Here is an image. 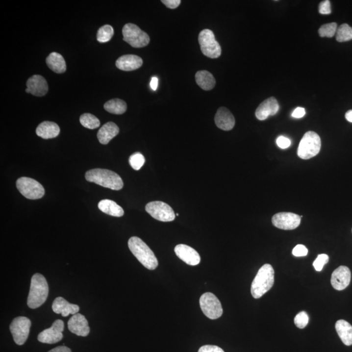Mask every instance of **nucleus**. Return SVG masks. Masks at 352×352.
Segmentation results:
<instances>
[{
  "instance_id": "obj_1",
  "label": "nucleus",
  "mask_w": 352,
  "mask_h": 352,
  "mask_svg": "<svg viewBox=\"0 0 352 352\" xmlns=\"http://www.w3.org/2000/svg\"><path fill=\"white\" fill-rule=\"evenodd\" d=\"M87 181L93 182L114 191H119L124 187V181L120 176L109 170L96 169L90 170L86 173Z\"/></svg>"
},
{
  "instance_id": "obj_2",
  "label": "nucleus",
  "mask_w": 352,
  "mask_h": 352,
  "mask_svg": "<svg viewBox=\"0 0 352 352\" xmlns=\"http://www.w3.org/2000/svg\"><path fill=\"white\" fill-rule=\"evenodd\" d=\"M128 246L134 256L146 268L154 270L157 268L159 263L155 254L139 237H130Z\"/></svg>"
},
{
  "instance_id": "obj_3",
  "label": "nucleus",
  "mask_w": 352,
  "mask_h": 352,
  "mask_svg": "<svg viewBox=\"0 0 352 352\" xmlns=\"http://www.w3.org/2000/svg\"><path fill=\"white\" fill-rule=\"evenodd\" d=\"M275 272L270 264H266L258 270L251 285V294L255 299L261 297L269 291L274 286Z\"/></svg>"
},
{
  "instance_id": "obj_4",
  "label": "nucleus",
  "mask_w": 352,
  "mask_h": 352,
  "mask_svg": "<svg viewBox=\"0 0 352 352\" xmlns=\"http://www.w3.org/2000/svg\"><path fill=\"white\" fill-rule=\"evenodd\" d=\"M49 292V284L45 277L41 274H35L31 280L27 306L33 309L39 307L46 302Z\"/></svg>"
},
{
  "instance_id": "obj_5",
  "label": "nucleus",
  "mask_w": 352,
  "mask_h": 352,
  "mask_svg": "<svg viewBox=\"0 0 352 352\" xmlns=\"http://www.w3.org/2000/svg\"><path fill=\"white\" fill-rule=\"evenodd\" d=\"M321 149V139L317 133L308 131L301 140L298 150L299 157L302 159H310L317 155Z\"/></svg>"
},
{
  "instance_id": "obj_6",
  "label": "nucleus",
  "mask_w": 352,
  "mask_h": 352,
  "mask_svg": "<svg viewBox=\"0 0 352 352\" xmlns=\"http://www.w3.org/2000/svg\"><path fill=\"white\" fill-rule=\"evenodd\" d=\"M122 33L124 40L134 48H142L150 42L149 35L134 24H126L123 27Z\"/></svg>"
},
{
  "instance_id": "obj_7",
  "label": "nucleus",
  "mask_w": 352,
  "mask_h": 352,
  "mask_svg": "<svg viewBox=\"0 0 352 352\" xmlns=\"http://www.w3.org/2000/svg\"><path fill=\"white\" fill-rule=\"evenodd\" d=\"M199 42L201 52L209 58H218L221 55V47L215 39L214 33L205 29L200 33Z\"/></svg>"
},
{
  "instance_id": "obj_8",
  "label": "nucleus",
  "mask_w": 352,
  "mask_h": 352,
  "mask_svg": "<svg viewBox=\"0 0 352 352\" xmlns=\"http://www.w3.org/2000/svg\"><path fill=\"white\" fill-rule=\"evenodd\" d=\"M17 187L24 197L29 200L40 199L45 193L43 185L30 177L19 178L17 181Z\"/></svg>"
},
{
  "instance_id": "obj_9",
  "label": "nucleus",
  "mask_w": 352,
  "mask_h": 352,
  "mask_svg": "<svg viewBox=\"0 0 352 352\" xmlns=\"http://www.w3.org/2000/svg\"><path fill=\"white\" fill-rule=\"evenodd\" d=\"M200 305L203 314L209 319H218L223 315V309L220 301L211 292H206L201 297Z\"/></svg>"
},
{
  "instance_id": "obj_10",
  "label": "nucleus",
  "mask_w": 352,
  "mask_h": 352,
  "mask_svg": "<svg viewBox=\"0 0 352 352\" xmlns=\"http://www.w3.org/2000/svg\"><path fill=\"white\" fill-rule=\"evenodd\" d=\"M31 325L30 320L25 316L15 318L11 322L10 331L17 345H23L27 341Z\"/></svg>"
},
{
  "instance_id": "obj_11",
  "label": "nucleus",
  "mask_w": 352,
  "mask_h": 352,
  "mask_svg": "<svg viewBox=\"0 0 352 352\" xmlns=\"http://www.w3.org/2000/svg\"><path fill=\"white\" fill-rule=\"evenodd\" d=\"M146 211L153 218L162 222H171L175 220L176 215L173 208L161 201H154L146 205Z\"/></svg>"
},
{
  "instance_id": "obj_12",
  "label": "nucleus",
  "mask_w": 352,
  "mask_h": 352,
  "mask_svg": "<svg viewBox=\"0 0 352 352\" xmlns=\"http://www.w3.org/2000/svg\"><path fill=\"white\" fill-rule=\"evenodd\" d=\"M302 217L293 213H277L272 217V223L276 228L284 230H294L300 225Z\"/></svg>"
},
{
  "instance_id": "obj_13",
  "label": "nucleus",
  "mask_w": 352,
  "mask_h": 352,
  "mask_svg": "<svg viewBox=\"0 0 352 352\" xmlns=\"http://www.w3.org/2000/svg\"><path fill=\"white\" fill-rule=\"evenodd\" d=\"M64 323L62 320H57L49 329H45L38 335V341L45 344H55L63 339Z\"/></svg>"
},
{
  "instance_id": "obj_14",
  "label": "nucleus",
  "mask_w": 352,
  "mask_h": 352,
  "mask_svg": "<svg viewBox=\"0 0 352 352\" xmlns=\"http://www.w3.org/2000/svg\"><path fill=\"white\" fill-rule=\"evenodd\" d=\"M351 272L347 266H341L336 269L331 276V283L335 290L341 291L351 283Z\"/></svg>"
},
{
  "instance_id": "obj_15",
  "label": "nucleus",
  "mask_w": 352,
  "mask_h": 352,
  "mask_svg": "<svg viewBox=\"0 0 352 352\" xmlns=\"http://www.w3.org/2000/svg\"><path fill=\"white\" fill-rule=\"evenodd\" d=\"M175 251L178 258L189 266H197L201 262V258L199 252L187 245H177Z\"/></svg>"
},
{
  "instance_id": "obj_16",
  "label": "nucleus",
  "mask_w": 352,
  "mask_h": 352,
  "mask_svg": "<svg viewBox=\"0 0 352 352\" xmlns=\"http://www.w3.org/2000/svg\"><path fill=\"white\" fill-rule=\"evenodd\" d=\"M26 86L25 92L35 96H44L49 91L48 83L41 75H33L30 77L27 81Z\"/></svg>"
},
{
  "instance_id": "obj_17",
  "label": "nucleus",
  "mask_w": 352,
  "mask_h": 352,
  "mask_svg": "<svg viewBox=\"0 0 352 352\" xmlns=\"http://www.w3.org/2000/svg\"><path fill=\"white\" fill-rule=\"evenodd\" d=\"M68 328L71 333L81 337H86L89 335L90 328L88 320L82 314H74L68 322Z\"/></svg>"
},
{
  "instance_id": "obj_18",
  "label": "nucleus",
  "mask_w": 352,
  "mask_h": 352,
  "mask_svg": "<svg viewBox=\"0 0 352 352\" xmlns=\"http://www.w3.org/2000/svg\"><path fill=\"white\" fill-rule=\"evenodd\" d=\"M279 110L277 100L274 97L264 101L256 110V116L259 120H266L270 116L276 115Z\"/></svg>"
},
{
  "instance_id": "obj_19",
  "label": "nucleus",
  "mask_w": 352,
  "mask_h": 352,
  "mask_svg": "<svg viewBox=\"0 0 352 352\" xmlns=\"http://www.w3.org/2000/svg\"><path fill=\"white\" fill-rule=\"evenodd\" d=\"M215 122L217 127L221 129L230 130L235 126V118L230 110L226 108L221 107L215 114Z\"/></svg>"
},
{
  "instance_id": "obj_20",
  "label": "nucleus",
  "mask_w": 352,
  "mask_h": 352,
  "mask_svg": "<svg viewBox=\"0 0 352 352\" xmlns=\"http://www.w3.org/2000/svg\"><path fill=\"white\" fill-rule=\"evenodd\" d=\"M143 60L136 55L128 54L120 57L116 60V65L119 69L124 71L136 70L141 67Z\"/></svg>"
},
{
  "instance_id": "obj_21",
  "label": "nucleus",
  "mask_w": 352,
  "mask_h": 352,
  "mask_svg": "<svg viewBox=\"0 0 352 352\" xmlns=\"http://www.w3.org/2000/svg\"><path fill=\"white\" fill-rule=\"evenodd\" d=\"M52 310L55 313L61 314L63 317H67L69 314L74 315L78 313L80 307L77 304H71L65 299L58 297L53 302Z\"/></svg>"
},
{
  "instance_id": "obj_22",
  "label": "nucleus",
  "mask_w": 352,
  "mask_h": 352,
  "mask_svg": "<svg viewBox=\"0 0 352 352\" xmlns=\"http://www.w3.org/2000/svg\"><path fill=\"white\" fill-rule=\"evenodd\" d=\"M120 132L117 125L113 122H108L102 126L98 132V138L101 144H108L110 140L117 136Z\"/></svg>"
},
{
  "instance_id": "obj_23",
  "label": "nucleus",
  "mask_w": 352,
  "mask_h": 352,
  "mask_svg": "<svg viewBox=\"0 0 352 352\" xmlns=\"http://www.w3.org/2000/svg\"><path fill=\"white\" fill-rule=\"evenodd\" d=\"M60 132L58 124L52 122H43L36 128V134L43 139L56 138Z\"/></svg>"
},
{
  "instance_id": "obj_24",
  "label": "nucleus",
  "mask_w": 352,
  "mask_h": 352,
  "mask_svg": "<svg viewBox=\"0 0 352 352\" xmlns=\"http://www.w3.org/2000/svg\"><path fill=\"white\" fill-rule=\"evenodd\" d=\"M335 329L343 343L347 346L352 345V326L344 320L336 322Z\"/></svg>"
},
{
  "instance_id": "obj_25",
  "label": "nucleus",
  "mask_w": 352,
  "mask_h": 352,
  "mask_svg": "<svg viewBox=\"0 0 352 352\" xmlns=\"http://www.w3.org/2000/svg\"><path fill=\"white\" fill-rule=\"evenodd\" d=\"M98 207L102 212L111 216L121 217L124 215V211L122 207L115 201L105 199L100 201L98 203Z\"/></svg>"
},
{
  "instance_id": "obj_26",
  "label": "nucleus",
  "mask_w": 352,
  "mask_h": 352,
  "mask_svg": "<svg viewBox=\"0 0 352 352\" xmlns=\"http://www.w3.org/2000/svg\"><path fill=\"white\" fill-rule=\"evenodd\" d=\"M196 82L202 90H212L216 84V81L211 73L207 71H200L196 73Z\"/></svg>"
},
{
  "instance_id": "obj_27",
  "label": "nucleus",
  "mask_w": 352,
  "mask_h": 352,
  "mask_svg": "<svg viewBox=\"0 0 352 352\" xmlns=\"http://www.w3.org/2000/svg\"><path fill=\"white\" fill-rule=\"evenodd\" d=\"M46 63L49 68L56 73H63L66 71V63L63 57L57 52H52L47 57Z\"/></svg>"
},
{
  "instance_id": "obj_28",
  "label": "nucleus",
  "mask_w": 352,
  "mask_h": 352,
  "mask_svg": "<svg viewBox=\"0 0 352 352\" xmlns=\"http://www.w3.org/2000/svg\"><path fill=\"white\" fill-rule=\"evenodd\" d=\"M104 108L109 113L120 115L126 112L127 106L124 101L120 99H114L106 102L104 104Z\"/></svg>"
},
{
  "instance_id": "obj_29",
  "label": "nucleus",
  "mask_w": 352,
  "mask_h": 352,
  "mask_svg": "<svg viewBox=\"0 0 352 352\" xmlns=\"http://www.w3.org/2000/svg\"><path fill=\"white\" fill-rule=\"evenodd\" d=\"M336 39L338 42H346L352 39V27L347 24H343L337 28Z\"/></svg>"
},
{
  "instance_id": "obj_30",
  "label": "nucleus",
  "mask_w": 352,
  "mask_h": 352,
  "mask_svg": "<svg viewBox=\"0 0 352 352\" xmlns=\"http://www.w3.org/2000/svg\"><path fill=\"white\" fill-rule=\"evenodd\" d=\"M80 124L89 129H95L100 126V121L96 116L92 114H82L80 118Z\"/></svg>"
},
{
  "instance_id": "obj_31",
  "label": "nucleus",
  "mask_w": 352,
  "mask_h": 352,
  "mask_svg": "<svg viewBox=\"0 0 352 352\" xmlns=\"http://www.w3.org/2000/svg\"><path fill=\"white\" fill-rule=\"evenodd\" d=\"M114 29L110 25H104L101 27L97 33V39L99 42L106 43L114 36Z\"/></svg>"
},
{
  "instance_id": "obj_32",
  "label": "nucleus",
  "mask_w": 352,
  "mask_h": 352,
  "mask_svg": "<svg viewBox=\"0 0 352 352\" xmlns=\"http://www.w3.org/2000/svg\"><path fill=\"white\" fill-rule=\"evenodd\" d=\"M337 30V25L335 23L326 24L320 27L318 33L322 37H333Z\"/></svg>"
},
{
  "instance_id": "obj_33",
  "label": "nucleus",
  "mask_w": 352,
  "mask_h": 352,
  "mask_svg": "<svg viewBox=\"0 0 352 352\" xmlns=\"http://www.w3.org/2000/svg\"><path fill=\"white\" fill-rule=\"evenodd\" d=\"M145 161V157L139 152H136V153L132 154L130 156L129 159H128L130 165L135 171H139L143 167Z\"/></svg>"
},
{
  "instance_id": "obj_34",
  "label": "nucleus",
  "mask_w": 352,
  "mask_h": 352,
  "mask_svg": "<svg viewBox=\"0 0 352 352\" xmlns=\"http://www.w3.org/2000/svg\"><path fill=\"white\" fill-rule=\"evenodd\" d=\"M308 320H309V318H308V314L305 312H301L297 314L294 318L295 325L300 329H303L307 326Z\"/></svg>"
},
{
  "instance_id": "obj_35",
  "label": "nucleus",
  "mask_w": 352,
  "mask_h": 352,
  "mask_svg": "<svg viewBox=\"0 0 352 352\" xmlns=\"http://www.w3.org/2000/svg\"><path fill=\"white\" fill-rule=\"evenodd\" d=\"M329 262V256L326 254L318 255L317 258L314 260L313 266L317 272H321L324 266Z\"/></svg>"
},
{
  "instance_id": "obj_36",
  "label": "nucleus",
  "mask_w": 352,
  "mask_h": 352,
  "mask_svg": "<svg viewBox=\"0 0 352 352\" xmlns=\"http://www.w3.org/2000/svg\"><path fill=\"white\" fill-rule=\"evenodd\" d=\"M292 254L297 257L305 256L308 254V249L303 245H298L294 247Z\"/></svg>"
},
{
  "instance_id": "obj_37",
  "label": "nucleus",
  "mask_w": 352,
  "mask_h": 352,
  "mask_svg": "<svg viewBox=\"0 0 352 352\" xmlns=\"http://www.w3.org/2000/svg\"><path fill=\"white\" fill-rule=\"evenodd\" d=\"M319 12L322 15H329L331 13V3L329 0H326L320 3Z\"/></svg>"
},
{
  "instance_id": "obj_38",
  "label": "nucleus",
  "mask_w": 352,
  "mask_h": 352,
  "mask_svg": "<svg viewBox=\"0 0 352 352\" xmlns=\"http://www.w3.org/2000/svg\"><path fill=\"white\" fill-rule=\"evenodd\" d=\"M276 142L278 147L281 148V149H286L291 145V141H290L289 138L283 136H280L278 137Z\"/></svg>"
},
{
  "instance_id": "obj_39",
  "label": "nucleus",
  "mask_w": 352,
  "mask_h": 352,
  "mask_svg": "<svg viewBox=\"0 0 352 352\" xmlns=\"http://www.w3.org/2000/svg\"><path fill=\"white\" fill-rule=\"evenodd\" d=\"M199 352H225L222 349L217 346L205 345L199 349Z\"/></svg>"
},
{
  "instance_id": "obj_40",
  "label": "nucleus",
  "mask_w": 352,
  "mask_h": 352,
  "mask_svg": "<svg viewBox=\"0 0 352 352\" xmlns=\"http://www.w3.org/2000/svg\"><path fill=\"white\" fill-rule=\"evenodd\" d=\"M162 3L170 9H176L181 3L180 0H162Z\"/></svg>"
},
{
  "instance_id": "obj_41",
  "label": "nucleus",
  "mask_w": 352,
  "mask_h": 352,
  "mask_svg": "<svg viewBox=\"0 0 352 352\" xmlns=\"http://www.w3.org/2000/svg\"><path fill=\"white\" fill-rule=\"evenodd\" d=\"M305 109L302 107H298L294 110L293 113L292 114V117L294 118H302L305 115Z\"/></svg>"
},
{
  "instance_id": "obj_42",
  "label": "nucleus",
  "mask_w": 352,
  "mask_h": 352,
  "mask_svg": "<svg viewBox=\"0 0 352 352\" xmlns=\"http://www.w3.org/2000/svg\"><path fill=\"white\" fill-rule=\"evenodd\" d=\"M48 352H71V351L68 347L61 346V347L55 348V349L51 350Z\"/></svg>"
},
{
  "instance_id": "obj_43",
  "label": "nucleus",
  "mask_w": 352,
  "mask_h": 352,
  "mask_svg": "<svg viewBox=\"0 0 352 352\" xmlns=\"http://www.w3.org/2000/svg\"><path fill=\"white\" fill-rule=\"evenodd\" d=\"M158 78L157 77H152L151 82H150V87L153 91L157 90L158 87Z\"/></svg>"
},
{
  "instance_id": "obj_44",
  "label": "nucleus",
  "mask_w": 352,
  "mask_h": 352,
  "mask_svg": "<svg viewBox=\"0 0 352 352\" xmlns=\"http://www.w3.org/2000/svg\"><path fill=\"white\" fill-rule=\"evenodd\" d=\"M345 117L347 121L352 123V110H349V111H348L347 113H346Z\"/></svg>"
}]
</instances>
